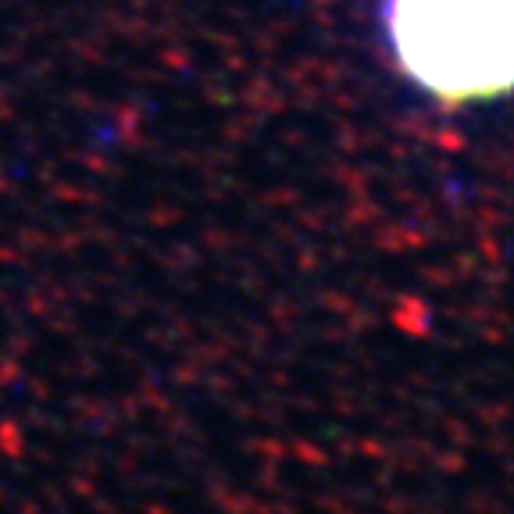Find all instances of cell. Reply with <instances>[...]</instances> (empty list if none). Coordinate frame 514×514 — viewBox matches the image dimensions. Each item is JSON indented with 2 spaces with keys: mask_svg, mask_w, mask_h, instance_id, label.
<instances>
[{
  "mask_svg": "<svg viewBox=\"0 0 514 514\" xmlns=\"http://www.w3.org/2000/svg\"><path fill=\"white\" fill-rule=\"evenodd\" d=\"M482 4H511V0H482Z\"/></svg>",
  "mask_w": 514,
  "mask_h": 514,
  "instance_id": "6da1fadb",
  "label": "cell"
}]
</instances>
